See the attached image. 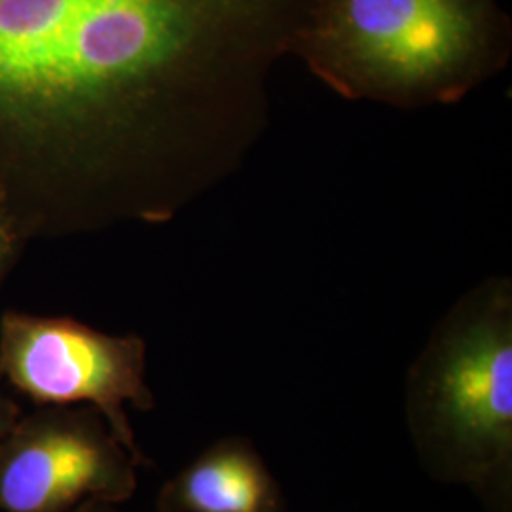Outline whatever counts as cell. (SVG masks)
<instances>
[{
	"mask_svg": "<svg viewBox=\"0 0 512 512\" xmlns=\"http://www.w3.org/2000/svg\"><path fill=\"white\" fill-rule=\"evenodd\" d=\"M313 0H0V116L128 133L162 114L238 169Z\"/></svg>",
	"mask_w": 512,
	"mask_h": 512,
	"instance_id": "6da1fadb",
	"label": "cell"
},
{
	"mask_svg": "<svg viewBox=\"0 0 512 512\" xmlns=\"http://www.w3.org/2000/svg\"><path fill=\"white\" fill-rule=\"evenodd\" d=\"M509 46L497 0H313L293 54L348 99L421 107L461 99Z\"/></svg>",
	"mask_w": 512,
	"mask_h": 512,
	"instance_id": "7a4b0ae2",
	"label": "cell"
},
{
	"mask_svg": "<svg viewBox=\"0 0 512 512\" xmlns=\"http://www.w3.org/2000/svg\"><path fill=\"white\" fill-rule=\"evenodd\" d=\"M406 420L429 475L467 486L492 512H511L509 281H486L440 321L408 374Z\"/></svg>",
	"mask_w": 512,
	"mask_h": 512,
	"instance_id": "3957f363",
	"label": "cell"
},
{
	"mask_svg": "<svg viewBox=\"0 0 512 512\" xmlns=\"http://www.w3.org/2000/svg\"><path fill=\"white\" fill-rule=\"evenodd\" d=\"M0 370L37 403L92 406L133 458L143 461L126 408L152 410L145 346L73 321L10 315L2 323Z\"/></svg>",
	"mask_w": 512,
	"mask_h": 512,
	"instance_id": "277c9868",
	"label": "cell"
},
{
	"mask_svg": "<svg viewBox=\"0 0 512 512\" xmlns=\"http://www.w3.org/2000/svg\"><path fill=\"white\" fill-rule=\"evenodd\" d=\"M139 465L92 406H55L19 418L0 446V512L122 503L137 490Z\"/></svg>",
	"mask_w": 512,
	"mask_h": 512,
	"instance_id": "5b68a950",
	"label": "cell"
},
{
	"mask_svg": "<svg viewBox=\"0 0 512 512\" xmlns=\"http://www.w3.org/2000/svg\"><path fill=\"white\" fill-rule=\"evenodd\" d=\"M158 512H287L285 495L249 440L209 446L165 482Z\"/></svg>",
	"mask_w": 512,
	"mask_h": 512,
	"instance_id": "8992f818",
	"label": "cell"
},
{
	"mask_svg": "<svg viewBox=\"0 0 512 512\" xmlns=\"http://www.w3.org/2000/svg\"><path fill=\"white\" fill-rule=\"evenodd\" d=\"M19 418L21 416H19L18 406L12 403L0 389V446L4 444V440L8 439Z\"/></svg>",
	"mask_w": 512,
	"mask_h": 512,
	"instance_id": "52a82bcc",
	"label": "cell"
},
{
	"mask_svg": "<svg viewBox=\"0 0 512 512\" xmlns=\"http://www.w3.org/2000/svg\"><path fill=\"white\" fill-rule=\"evenodd\" d=\"M73 512H120L114 503H107V501H90V503H84L82 507H78Z\"/></svg>",
	"mask_w": 512,
	"mask_h": 512,
	"instance_id": "ba28073f",
	"label": "cell"
}]
</instances>
